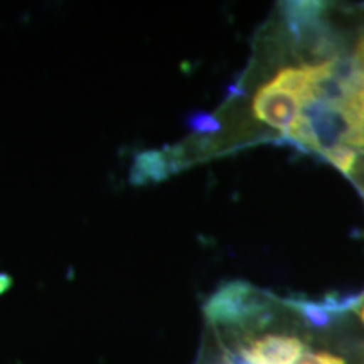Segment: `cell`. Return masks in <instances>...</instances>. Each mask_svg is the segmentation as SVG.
I'll return each mask as SVG.
<instances>
[{"label": "cell", "mask_w": 364, "mask_h": 364, "mask_svg": "<svg viewBox=\"0 0 364 364\" xmlns=\"http://www.w3.org/2000/svg\"><path fill=\"white\" fill-rule=\"evenodd\" d=\"M282 311L280 297L248 282L223 284L203 307L206 343L196 364H364V348L348 354L317 343V336L341 316L322 326L297 309V327L282 324Z\"/></svg>", "instance_id": "1"}, {"label": "cell", "mask_w": 364, "mask_h": 364, "mask_svg": "<svg viewBox=\"0 0 364 364\" xmlns=\"http://www.w3.org/2000/svg\"><path fill=\"white\" fill-rule=\"evenodd\" d=\"M334 70L336 61L284 68L257 91L253 115L285 134L295 118L321 98Z\"/></svg>", "instance_id": "2"}, {"label": "cell", "mask_w": 364, "mask_h": 364, "mask_svg": "<svg viewBox=\"0 0 364 364\" xmlns=\"http://www.w3.org/2000/svg\"><path fill=\"white\" fill-rule=\"evenodd\" d=\"M332 110L338 113L344 129L341 132V144L364 150V78L354 76L343 86L339 98Z\"/></svg>", "instance_id": "3"}, {"label": "cell", "mask_w": 364, "mask_h": 364, "mask_svg": "<svg viewBox=\"0 0 364 364\" xmlns=\"http://www.w3.org/2000/svg\"><path fill=\"white\" fill-rule=\"evenodd\" d=\"M284 135L289 140H292L294 144H297L300 149L307 150V152L321 154L322 156L324 145H322V140L318 139L316 127L312 124V118L309 117L306 112L300 113V115L295 118L289 129L285 130Z\"/></svg>", "instance_id": "4"}, {"label": "cell", "mask_w": 364, "mask_h": 364, "mask_svg": "<svg viewBox=\"0 0 364 364\" xmlns=\"http://www.w3.org/2000/svg\"><path fill=\"white\" fill-rule=\"evenodd\" d=\"M322 6L321 2H292L287 4V19H289L290 27L294 33H299L304 26H309L311 22L317 21L321 16Z\"/></svg>", "instance_id": "5"}, {"label": "cell", "mask_w": 364, "mask_h": 364, "mask_svg": "<svg viewBox=\"0 0 364 364\" xmlns=\"http://www.w3.org/2000/svg\"><path fill=\"white\" fill-rule=\"evenodd\" d=\"M322 156H324L332 166L338 167L344 176L351 177L354 174V169H356V162H358V154L356 150L349 147V145L341 144V142L332 144L329 147H324V150H322Z\"/></svg>", "instance_id": "6"}, {"label": "cell", "mask_w": 364, "mask_h": 364, "mask_svg": "<svg viewBox=\"0 0 364 364\" xmlns=\"http://www.w3.org/2000/svg\"><path fill=\"white\" fill-rule=\"evenodd\" d=\"M354 66H356V75L364 78V38L359 41L354 51Z\"/></svg>", "instance_id": "7"}]
</instances>
